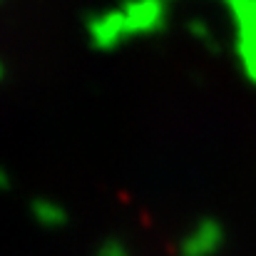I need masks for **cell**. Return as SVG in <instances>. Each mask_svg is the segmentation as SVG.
Segmentation results:
<instances>
[{
	"label": "cell",
	"instance_id": "cell-1",
	"mask_svg": "<svg viewBox=\"0 0 256 256\" xmlns=\"http://www.w3.org/2000/svg\"><path fill=\"white\" fill-rule=\"evenodd\" d=\"M219 239H222L219 224L212 222V219H204V222H199L196 229L182 242L179 254L182 256H209L216 249Z\"/></svg>",
	"mask_w": 256,
	"mask_h": 256
},
{
	"label": "cell",
	"instance_id": "cell-2",
	"mask_svg": "<svg viewBox=\"0 0 256 256\" xmlns=\"http://www.w3.org/2000/svg\"><path fill=\"white\" fill-rule=\"evenodd\" d=\"M32 216L42 224V226H62L68 222V214L60 204L55 202H48V199H35L32 202Z\"/></svg>",
	"mask_w": 256,
	"mask_h": 256
},
{
	"label": "cell",
	"instance_id": "cell-3",
	"mask_svg": "<svg viewBox=\"0 0 256 256\" xmlns=\"http://www.w3.org/2000/svg\"><path fill=\"white\" fill-rule=\"evenodd\" d=\"M97 256H130V252H127V246L120 239H107V242L100 244Z\"/></svg>",
	"mask_w": 256,
	"mask_h": 256
},
{
	"label": "cell",
	"instance_id": "cell-4",
	"mask_svg": "<svg viewBox=\"0 0 256 256\" xmlns=\"http://www.w3.org/2000/svg\"><path fill=\"white\" fill-rule=\"evenodd\" d=\"M10 186V176H8V172L2 170V164H0V189H8Z\"/></svg>",
	"mask_w": 256,
	"mask_h": 256
},
{
	"label": "cell",
	"instance_id": "cell-5",
	"mask_svg": "<svg viewBox=\"0 0 256 256\" xmlns=\"http://www.w3.org/2000/svg\"><path fill=\"white\" fill-rule=\"evenodd\" d=\"M0 78H2V65H0Z\"/></svg>",
	"mask_w": 256,
	"mask_h": 256
}]
</instances>
